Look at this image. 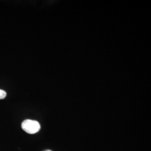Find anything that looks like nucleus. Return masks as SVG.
<instances>
[{
  "label": "nucleus",
  "instance_id": "7ed1b4c3",
  "mask_svg": "<svg viewBox=\"0 0 151 151\" xmlns=\"http://www.w3.org/2000/svg\"><path fill=\"white\" fill-rule=\"evenodd\" d=\"M50 151V150H47V151Z\"/></svg>",
  "mask_w": 151,
  "mask_h": 151
},
{
  "label": "nucleus",
  "instance_id": "f03ea898",
  "mask_svg": "<svg viewBox=\"0 0 151 151\" xmlns=\"http://www.w3.org/2000/svg\"><path fill=\"white\" fill-rule=\"evenodd\" d=\"M6 92L4 90H0V100L4 99L6 96Z\"/></svg>",
  "mask_w": 151,
  "mask_h": 151
},
{
  "label": "nucleus",
  "instance_id": "f257e3e1",
  "mask_svg": "<svg viewBox=\"0 0 151 151\" xmlns=\"http://www.w3.org/2000/svg\"><path fill=\"white\" fill-rule=\"evenodd\" d=\"M22 129L29 134H35L40 129V125L37 121L27 119L24 120L22 124Z\"/></svg>",
  "mask_w": 151,
  "mask_h": 151
}]
</instances>
